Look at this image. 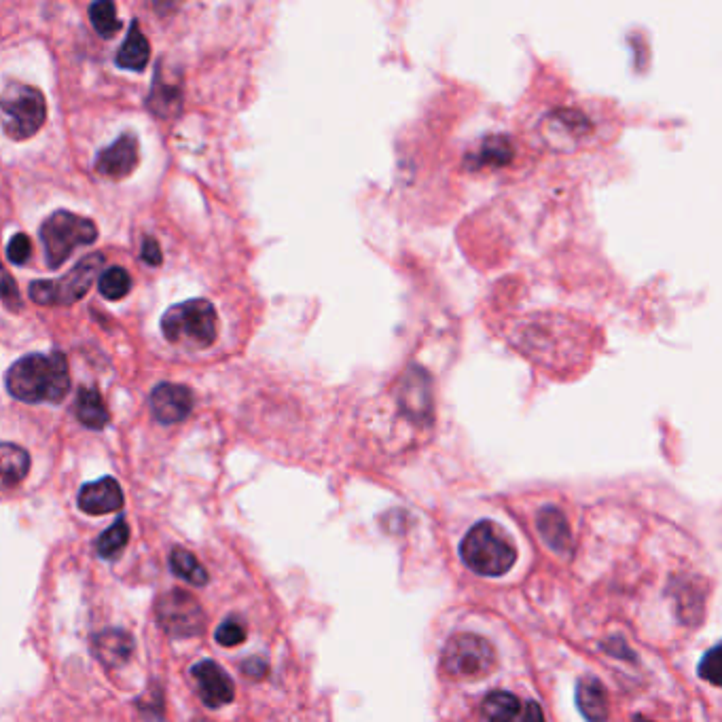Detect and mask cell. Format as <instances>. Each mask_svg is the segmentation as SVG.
Listing matches in <instances>:
<instances>
[{
	"label": "cell",
	"mask_w": 722,
	"mask_h": 722,
	"mask_svg": "<svg viewBox=\"0 0 722 722\" xmlns=\"http://www.w3.org/2000/svg\"><path fill=\"white\" fill-rule=\"evenodd\" d=\"M77 418L83 426L92 430H102L111 422V413H108L102 396L96 388H83L77 396Z\"/></svg>",
	"instance_id": "ac0fdd59"
},
{
	"label": "cell",
	"mask_w": 722,
	"mask_h": 722,
	"mask_svg": "<svg viewBox=\"0 0 722 722\" xmlns=\"http://www.w3.org/2000/svg\"><path fill=\"white\" fill-rule=\"evenodd\" d=\"M441 667L454 680H479L494 672L496 651L481 636L458 634L445 644Z\"/></svg>",
	"instance_id": "52a82bcc"
},
{
	"label": "cell",
	"mask_w": 722,
	"mask_h": 722,
	"mask_svg": "<svg viewBox=\"0 0 722 722\" xmlns=\"http://www.w3.org/2000/svg\"><path fill=\"white\" fill-rule=\"evenodd\" d=\"M170 566H172V572L178 576L180 581H185V583L195 585V587H204L208 583V572L200 564V559H197L191 551H187L183 547L172 549Z\"/></svg>",
	"instance_id": "d6986e66"
},
{
	"label": "cell",
	"mask_w": 722,
	"mask_h": 722,
	"mask_svg": "<svg viewBox=\"0 0 722 722\" xmlns=\"http://www.w3.org/2000/svg\"><path fill=\"white\" fill-rule=\"evenodd\" d=\"M130 543V526L125 519H117L111 528L104 530L96 540V551L104 559H115Z\"/></svg>",
	"instance_id": "7402d4cb"
},
{
	"label": "cell",
	"mask_w": 722,
	"mask_h": 722,
	"mask_svg": "<svg viewBox=\"0 0 722 722\" xmlns=\"http://www.w3.org/2000/svg\"><path fill=\"white\" fill-rule=\"evenodd\" d=\"M267 670H269V667H267L265 659H261V657H250V659H246V661L242 663V672H244L248 678H252V680L265 678V676H267Z\"/></svg>",
	"instance_id": "f1b7e54d"
},
{
	"label": "cell",
	"mask_w": 722,
	"mask_h": 722,
	"mask_svg": "<svg viewBox=\"0 0 722 722\" xmlns=\"http://www.w3.org/2000/svg\"><path fill=\"white\" fill-rule=\"evenodd\" d=\"M123 507V492L113 477L87 483L79 492V509L87 515H108Z\"/></svg>",
	"instance_id": "7c38bea8"
},
{
	"label": "cell",
	"mask_w": 722,
	"mask_h": 722,
	"mask_svg": "<svg viewBox=\"0 0 722 722\" xmlns=\"http://www.w3.org/2000/svg\"><path fill=\"white\" fill-rule=\"evenodd\" d=\"M462 562L481 576H502L507 574L515 562L517 551L498 523L479 521L468 530L460 545Z\"/></svg>",
	"instance_id": "7a4b0ae2"
},
{
	"label": "cell",
	"mask_w": 722,
	"mask_h": 722,
	"mask_svg": "<svg viewBox=\"0 0 722 722\" xmlns=\"http://www.w3.org/2000/svg\"><path fill=\"white\" fill-rule=\"evenodd\" d=\"M7 257L15 265H24L32 257V242L26 233H15L7 244Z\"/></svg>",
	"instance_id": "484cf974"
},
{
	"label": "cell",
	"mask_w": 722,
	"mask_h": 722,
	"mask_svg": "<svg viewBox=\"0 0 722 722\" xmlns=\"http://www.w3.org/2000/svg\"><path fill=\"white\" fill-rule=\"evenodd\" d=\"M576 708H579L587 722L608 720V695L598 678L583 676L576 684Z\"/></svg>",
	"instance_id": "4fadbf2b"
},
{
	"label": "cell",
	"mask_w": 722,
	"mask_h": 722,
	"mask_svg": "<svg viewBox=\"0 0 722 722\" xmlns=\"http://www.w3.org/2000/svg\"><path fill=\"white\" fill-rule=\"evenodd\" d=\"M191 674L197 684V695L208 708L227 706L236 697V687H233L231 676L216 661L208 659L195 663Z\"/></svg>",
	"instance_id": "9c48e42d"
},
{
	"label": "cell",
	"mask_w": 722,
	"mask_h": 722,
	"mask_svg": "<svg viewBox=\"0 0 722 722\" xmlns=\"http://www.w3.org/2000/svg\"><path fill=\"white\" fill-rule=\"evenodd\" d=\"M0 299H3L13 310L22 308L20 291H17V284H15L13 276L3 267V263H0Z\"/></svg>",
	"instance_id": "4316f807"
},
{
	"label": "cell",
	"mask_w": 722,
	"mask_h": 722,
	"mask_svg": "<svg viewBox=\"0 0 722 722\" xmlns=\"http://www.w3.org/2000/svg\"><path fill=\"white\" fill-rule=\"evenodd\" d=\"M634 722H648V720H644L642 716H636V718H634Z\"/></svg>",
	"instance_id": "1f68e13d"
},
{
	"label": "cell",
	"mask_w": 722,
	"mask_h": 722,
	"mask_svg": "<svg viewBox=\"0 0 722 722\" xmlns=\"http://www.w3.org/2000/svg\"><path fill=\"white\" fill-rule=\"evenodd\" d=\"M513 157L511 142L504 136H487L473 155L475 168H502Z\"/></svg>",
	"instance_id": "ffe728a7"
},
{
	"label": "cell",
	"mask_w": 722,
	"mask_h": 722,
	"mask_svg": "<svg viewBox=\"0 0 722 722\" xmlns=\"http://www.w3.org/2000/svg\"><path fill=\"white\" fill-rule=\"evenodd\" d=\"M699 676L712 682L714 687H718L720 684V646L710 648V651L703 655V659L699 663Z\"/></svg>",
	"instance_id": "83f0119b"
},
{
	"label": "cell",
	"mask_w": 722,
	"mask_h": 722,
	"mask_svg": "<svg viewBox=\"0 0 722 722\" xmlns=\"http://www.w3.org/2000/svg\"><path fill=\"white\" fill-rule=\"evenodd\" d=\"M214 638L225 648L240 646L246 640V625L238 617H229L219 625V629H216Z\"/></svg>",
	"instance_id": "d4e9b609"
},
{
	"label": "cell",
	"mask_w": 722,
	"mask_h": 722,
	"mask_svg": "<svg viewBox=\"0 0 722 722\" xmlns=\"http://www.w3.org/2000/svg\"><path fill=\"white\" fill-rule=\"evenodd\" d=\"M536 526L545 543L559 555H566L572 549V532L566 515L555 509L545 507L536 517Z\"/></svg>",
	"instance_id": "5bb4252c"
},
{
	"label": "cell",
	"mask_w": 722,
	"mask_h": 722,
	"mask_svg": "<svg viewBox=\"0 0 722 722\" xmlns=\"http://www.w3.org/2000/svg\"><path fill=\"white\" fill-rule=\"evenodd\" d=\"M159 627L172 638H195L206 625V615L191 593L172 589L161 595L155 604Z\"/></svg>",
	"instance_id": "ba28073f"
},
{
	"label": "cell",
	"mask_w": 722,
	"mask_h": 722,
	"mask_svg": "<svg viewBox=\"0 0 722 722\" xmlns=\"http://www.w3.org/2000/svg\"><path fill=\"white\" fill-rule=\"evenodd\" d=\"M104 255L94 252V255L83 257L70 272L58 280H39L30 284V299L45 308H53V305H72L81 301L89 288L100 278V272H104Z\"/></svg>",
	"instance_id": "8992f818"
},
{
	"label": "cell",
	"mask_w": 722,
	"mask_h": 722,
	"mask_svg": "<svg viewBox=\"0 0 722 722\" xmlns=\"http://www.w3.org/2000/svg\"><path fill=\"white\" fill-rule=\"evenodd\" d=\"M89 20H92V26L98 30L100 36H104V39H113V36L121 30V22L117 20V9L113 3H108V0H102V3H94L89 7Z\"/></svg>",
	"instance_id": "cb8c5ba5"
},
{
	"label": "cell",
	"mask_w": 722,
	"mask_h": 722,
	"mask_svg": "<svg viewBox=\"0 0 722 722\" xmlns=\"http://www.w3.org/2000/svg\"><path fill=\"white\" fill-rule=\"evenodd\" d=\"M0 123L11 140H28L43 128L47 104L39 89L26 83H9L0 94Z\"/></svg>",
	"instance_id": "277c9868"
},
{
	"label": "cell",
	"mask_w": 722,
	"mask_h": 722,
	"mask_svg": "<svg viewBox=\"0 0 722 722\" xmlns=\"http://www.w3.org/2000/svg\"><path fill=\"white\" fill-rule=\"evenodd\" d=\"M521 722H545L543 710H540L536 701H528L526 710H523V714H521Z\"/></svg>",
	"instance_id": "4dcf8cb0"
},
{
	"label": "cell",
	"mask_w": 722,
	"mask_h": 722,
	"mask_svg": "<svg viewBox=\"0 0 722 722\" xmlns=\"http://www.w3.org/2000/svg\"><path fill=\"white\" fill-rule=\"evenodd\" d=\"M140 257H142L144 263L151 265V267L159 265V263H161V246H159V242H157L155 238H147V240H144V242H142Z\"/></svg>",
	"instance_id": "f546056e"
},
{
	"label": "cell",
	"mask_w": 722,
	"mask_h": 722,
	"mask_svg": "<svg viewBox=\"0 0 722 722\" xmlns=\"http://www.w3.org/2000/svg\"><path fill=\"white\" fill-rule=\"evenodd\" d=\"M149 60H151V45L147 41V36L142 34L138 20H134L130 26L128 39H125V43L117 53V66L140 72L149 64Z\"/></svg>",
	"instance_id": "e0dca14e"
},
{
	"label": "cell",
	"mask_w": 722,
	"mask_h": 722,
	"mask_svg": "<svg viewBox=\"0 0 722 722\" xmlns=\"http://www.w3.org/2000/svg\"><path fill=\"white\" fill-rule=\"evenodd\" d=\"M161 331L170 344L178 348L204 350L212 346L219 335V316L210 301L191 299L174 305L164 314Z\"/></svg>",
	"instance_id": "3957f363"
},
{
	"label": "cell",
	"mask_w": 722,
	"mask_h": 722,
	"mask_svg": "<svg viewBox=\"0 0 722 722\" xmlns=\"http://www.w3.org/2000/svg\"><path fill=\"white\" fill-rule=\"evenodd\" d=\"M30 454L15 443H0V490L20 485L30 473Z\"/></svg>",
	"instance_id": "2e32d148"
},
{
	"label": "cell",
	"mask_w": 722,
	"mask_h": 722,
	"mask_svg": "<svg viewBox=\"0 0 722 722\" xmlns=\"http://www.w3.org/2000/svg\"><path fill=\"white\" fill-rule=\"evenodd\" d=\"M94 651L98 659L108 667H119L128 663L134 653V640L121 629H106L94 640Z\"/></svg>",
	"instance_id": "9a60e30c"
},
{
	"label": "cell",
	"mask_w": 722,
	"mask_h": 722,
	"mask_svg": "<svg viewBox=\"0 0 722 722\" xmlns=\"http://www.w3.org/2000/svg\"><path fill=\"white\" fill-rule=\"evenodd\" d=\"M193 409V394L187 386L159 384L151 392V411L161 424H178L189 418Z\"/></svg>",
	"instance_id": "30bf717a"
},
{
	"label": "cell",
	"mask_w": 722,
	"mask_h": 722,
	"mask_svg": "<svg viewBox=\"0 0 722 722\" xmlns=\"http://www.w3.org/2000/svg\"><path fill=\"white\" fill-rule=\"evenodd\" d=\"M140 161L138 138L134 134L119 136L111 147H106L96 157V170L106 178L130 176Z\"/></svg>",
	"instance_id": "8fae6325"
},
{
	"label": "cell",
	"mask_w": 722,
	"mask_h": 722,
	"mask_svg": "<svg viewBox=\"0 0 722 722\" xmlns=\"http://www.w3.org/2000/svg\"><path fill=\"white\" fill-rule=\"evenodd\" d=\"M483 716L487 722H515L521 718V703L511 693L494 691L483 701Z\"/></svg>",
	"instance_id": "44dd1931"
},
{
	"label": "cell",
	"mask_w": 722,
	"mask_h": 722,
	"mask_svg": "<svg viewBox=\"0 0 722 722\" xmlns=\"http://www.w3.org/2000/svg\"><path fill=\"white\" fill-rule=\"evenodd\" d=\"M7 390L22 403H62L70 390L66 356L51 352L17 360L7 373Z\"/></svg>",
	"instance_id": "6da1fadb"
},
{
	"label": "cell",
	"mask_w": 722,
	"mask_h": 722,
	"mask_svg": "<svg viewBox=\"0 0 722 722\" xmlns=\"http://www.w3.org/2000/svg\"><path fill=\"white\" fill-rule=\"evenodd\" d=\"M98 238V227L85 216L66 210L53 212L41 225V240L45 246L47 265L51 269L62 267L68 257L81 246L94 244Z\"/></svg>",
	"instance_id": "5b68a950"
},
{
	"label": "cell",
	"mask_w": 722,
	"mask_h": 722,
	"mask_svg": "<svg viewBox=\"0 0 722 722\" xmlns=\"http://www.w3.org/2000/svg\"><path fill=\"white\" fill-rule=\"evenodd\" d=\"M100 295L108 301H121L132 291V278L123 267H108L98 278Z\"/></svg>",
	"instance_id": "603a6c76"
}]
</instances>
